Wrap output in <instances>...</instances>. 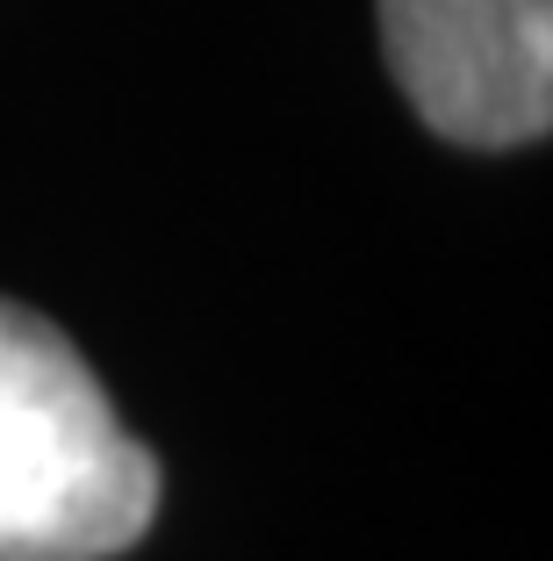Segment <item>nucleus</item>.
<instances>
[{
    "instance_id": "obj_1",
    "label": "nucleus",
    "mask_w": 553,
    "mask_h": 561,
    "mask_svg": "<svg viewBox=\"0 0 553 561\" xmlns=\"http://www.w3.org/2000/svg\"><path fill=\"white\" fill-rule=\"evenodd\" d=\"M159 461L58 324L0 302V561H115L159 518Z\"/></svg>"
},
{
    "instance_id": "obj_2",
    "label": "nucleus",
    "mask_w": 553,
    "mask_h": 561,
    "mask_svg": "<svg viewBox=\"0 0 553 561\" xmlns=\"http://www.w3.org/2000/svg\"><path fill=\"white\" fill-rule=\"evenodd\" d=\"M381 50L446 145L518 151L553 130V0H381Z\"/></svg>"
}]
</instances>
